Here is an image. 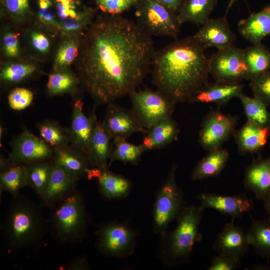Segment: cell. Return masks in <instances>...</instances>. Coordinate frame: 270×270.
<instances>
[{"instance_id":"6da1fadb","label":"cell","mask_w":270,"mask_h":270,"mask_svg":"<svg viewBox=\"0 0 270 270\" xmlns=\"http://www.w3.org/2000/svg\"><path fill=\"white\" fill-rule=\"evenodd\" d=\"M86 30L78 76L95 105L113 102L136 90L152 66L155 51L150 36L138 22L106 14Z\"/></svg>"},{"instance_id":"7a4b0ae2","label":"cell","mask_w":270,"mask_h":270,"mask_svg":"<svg viewBox=\"0 0 270 270\" xmlns=\"http://www.w3.org/2000/svg\"><path fill=\"white\" fill-rule=\"evenodd\" d=\"M192 36L176 39L155 52L152 80L156 90L176 104L189 102L208 82V58Z\"/></svg>"},{"instance_id":"3957f363","label":"cell","mask_w":270,"mask_h":270,"mask_svg":"<svg viewBox=\"0 0 270 270\" xmlns=\"http://www.w3.org/2000/svg\"><path fill=\"white\" fill-rule=\"evenodd\" d=\"M2 229L10 250L28 248L43 236L44 222L38 206L20 194L13 196Z\"/></svg>"},{"instance_id":"277c9868","label":"cell","mask_w":270,"mask_h":270,"mask_svg":"<svg viewBox=\"0 0 270 270\" xmlns=\"http://www.w3.org/2000/svg\"><path fill=\"white\" fill-rule=\"evenodd\" d=\"M204 210L200 206H185L176 220L174 229L161 236L160 254L168 264L176 265L186 260L194 244L202 240L199 228Z\"/></svg>"},{"instance_id":"5b68a950","label":"cell","mask_w":270,"mask_h":270,"mask_svg":"<svg viewBox=\"0 0 270 270\" xmlns=\"http://www.w3.org/2000/svg\"><path fill=\"white\" fill-rule=\"evenodd\" d=\"M50 208L52 232L58 242L72 244L84 238L88 216L80 192L75 190Z\"/></svg>"},{"instance_id":"8992f818","label":"cell","mask_w":270,"mask_h":270,"mask_svg":"<svg viewBox=\"0 0 270 270\" xmlns=\"http://www.w3.org/2000/svg\"><path fill=\"white\" fill-rule=\"evenodd\" d=\"M176 166L174 164L157 192L152 209V230L162 236L169 224L176 220L185 206L183 192L176 179Z\"/></svg>"},{"instance_id":"52a82bcc","label":"cell","mask_w":270,"mask_h":270,"mask_svg":"<svg viewBox=\"0 0 270 270\" xmlns=\"http://www.w3.org/2000/svg\"><path fill=\"white\" fill-rule=\"evenodd\" d=\"M138 24L150 36L178 39L181 26L176 14L156 0H138Z\"/></svg>"},{"instance_id":"ba28073f","label":"cell","mask_w":270,"mask_h":270,"mask_svg":"<svg viewBox=\"0 0 270 270\" xmlns=\"http://www.w3.org/2000/svg\"><path fill=\"white\" fill-rule=\"evenodd\" d=\"M96 246L103 254L112 258H126L134 250L137 232L124 222L112 221L102 224L96 232Z\"/></svg>"},{"instance_id":"9c48e42d","label":"cell","mask_w":270,"mask_h":270,"mask_svg":"<svg viewBox=\"0 0 270 270\" xmlns=\"http://www.w3.org/2000/svg\"><path fill=\"white\" fill-rule=\"evenodd\" d=\"M129 96L132 110L142 126L148 130L160 120L172 117L176 104L158 90H134Z\"/></svg>"},{"instance_id":"30bf717a","label":"cell","mask_w":270,"mask_h":270,"mask_svg":"<svg viewBox=\"0 0 270 270\" xmlns=\"http://www.w3.org/2000/svg\"><path fill=\"white\" fill-rule=\"evenodd\" d=\"M208 67L210 74L216 82L238 83L248 80V70L243 50L234 45L218 50L208 58Z\"/></svg>"},{"instance_id":"8fae6325","label":"cell","mask_w":270,"mask_h":270,"mask_svg":"<svg viewBox=\"0 0 270 270\" xmlns=\"http://www.w3.org/2000/svg\"><path fill=\"white\" fill-rule=\"evenodd\" d=\"M236 118L219 109L210 110L204 116L198 134V142L208 151L220 148L236 132Z\"/></svg>"},{"instance_id":"7c38bea8","label":"cell","mask_w":270,"mask_h":270,"mask_svg":"<svg viewBox=\"0 0 270 270\" xmlns=\"http://www.w3.org/2000/svg\"><path fill=\"white\" fill-rule=\"evenodd\" d=\"M10 146L8 160L11 164H28L53 158L54 150L26 129L12 140Z\"/></svg>"},{"instance_id":"4fadbf2b","label":"cell","mask_w":270,"mask_h":270,"mask_svg":"<svg viewBox=\"0 0 270 270\" xmlns=\"http://www.w3.org/2000/svg\"><path fill=\"white\" fill-rule=\"evenodd\" d=\"M107 105L102 124L113 140H126L136 132H148L132 108L122 107L114 102Z\"/></svg>"},{"instance_id":"5bb4252c","label":"cell","mask_w":270,"mask_h":270,"mask_svg":"<svg viewBox=\"0 0 270 270\" xmlns=\"http://www.w3.org/2000/svg\"><path fill=\"white\" fill-rule=\"evenodd\" d=\"M82 106L83 102L80 98L76 100L72 104L68 134L70 146L88 155L94 124L98 118L96 114V105L88 116L84 114Z\"/></svg>"},{"instance_id":"9a60e30c","label":"cell","mask_w":270,"mask_h":270,"mask_svg":"<svg viewBox=\"0 0 270 270\" xmlns=\"http://www.w3.org/2000/svg\"><path fill=\"white\" fill-rule=\"evenodd\" d=\"M192 36L204 49L215 48L220 50L234 45L236 36L231 30L226 16L209 18Z\"/></svg>"},{"instance_id":"2e32d148","label":"cell","mask_w":270,"mask_h":270,"mask_svg":"<svg viewBox=\"0 0 270 270\" xmlns=\"http://www.w3.org/2000/svg\"><path fill=\"white\" fill-rule=\"evenodd\" d=\"M200 206L203 210L212 208L220 213L230 216L232 218L249 212L253 208L254 202L246 194L222 196L214 194L202 193L198 196Z\"/></svg>"},{"instance_id":"e0dca14e","label":"cell","mask_w":270,"mask_h":270,"mask_svg":"<svg viewBox=\"0 0 270 270\" xmlns=\"http://www.w3.org/2000/svg\"><path fill=\"white\" fill-rule=\"evenodd\" d=\"M52 161L77 180L84 176L89 179L94 168L92 166L87 154L68 145L54 150Z\"/></svg>"},{"instance_id":"ac0fdd59","label":"cell","mask_w":270,"mask_h":270,"mask_svg":"<svg viewBox=\"0 0 270 270\" xmlns=\"http://www.w3.org/2000/svg\"><path fill=\"white\" fill-rule=\"evenodd\" d=\"M244 185L255 197L263 201L270 196V156H258L246 168Z\"/></svg>"},{"instance_id":"d6986e66","label":"cell","mask_w":270,"mask_h":270,"mask_svg":"<svg viewBox=\"0 0 270 270\" xmlns=\"http://www.w3.org/2000/svg\"><path fill=\"white\" fill-rule=\"evenodd\" d=\"M232 221L227 223L216 236L213 248L218 253H224L241 258L250 245L247 234Z\"/></svg>"},{"instance_id":"ffe728a7","label":"cell","mask_w":270,"mask_h":270,"mask_svg":"<svg viewBox=\"0 0 270 270\" xmlns=\"http://www.w3.org/2000/svg\"><path fill=\"white\" fill-rule=\"evenodd\" d=\"M234 135L240 154H254L259 152L267 143L270 128L262 126L246 120Z\"/></svg>"},{"instance_id":"44dd1931","label":"cell","mask_w":270,"mask_h":270,"mask_svg":"<svg viewBox=\"0 0 270 270\" xmlns=\"http://www.w3.org/2000/svg\"><path fill=\"white\" fill-rule=\"evenodd\" d=\"M244 85L240 82H208L194 96L190 102L214 104L221 106L242 94Z\"/></svg>"},{"instance_id":"7402d4cb","label":"cell","mask_w":270,"mask_h":270,"mask_svg":"<svg viewBox=\"0 0 270 270\" xmlns=\"http://www.w3.org/2000/svg\"><path fill=\"white\" fill-rule=\"evenodd\" d=\"M78 180L54 164L48 185L41 198L43 204L50 208L54 206L76 190Z\"/></svg>"},{"instance_id":"603a6c76","label":"cell","mask_w":270,"mask_h":270,"mask_svg":"<svg viewBox=\"0 0 270 270\" xmlns=\"http://www.w3.org/2000/svg\"><path fill=\"white\" fill-rule=\"evenodd\" d=\"M112 140L102 122L97 119L94 124L88 154L93 167L102 170L108 168L112 148Z\"/></svg>"},{"instance_id":"cb8c5ba5","label":"cell","mask_w":270,"mask_h":270,"mask_svg":"<svg viewBox=\"0 0 270 270\" xmlns=\"http://www.w3.org/2000/svg\"><path fill=\"white\" fill-rule=\"evenodd\" d=\"M238 28L246 40L253 44L262 43V40L270 34V6L240 20Z\"/></svg>"},{"instance_id":"d4e9b609","label":"cell","mask_w":270,"mask_h":270,"mask_svg":"<svg viewBox=\"0 0 270 270\" xmlns=\"http://www.w3.org/2000/svg\"><path fill=\"white\" fill-rule=\"evenodd\" d=\"M102 196L108 200H119L127 197L130 193L132 183L123 176L108 170H101L97 178Z\"/></svg>"},{"instance_id":"484cf974","label":"cell","mask_w":270,"mask_h":270,"mask_svg":"<svg viewBox=\"0 0 270 270\" xmlns=\"http://www.w3.org/2000/svg\"><path fill=\"white\" fill-rule=\"evenodd\" d=\"M228 158V151L222 147L208 151L193 170L192 180H198L218 176L225 168Z\"/></svg>"},{"instance_id":"4316f807","label":"cell","mask_w":270,"mask_h":270,"mask_svg":"<svg viewBox=\"0 0 270 270\" xmlns=\"http://www.w3.org/2000/svg\"><path fill=\"white\" fill-rule=\"evenodd\" d=\"M218 0H184L176 14L177 18L182 24L191 23L202 26L217 5Z\"/></svg>"},{"instance_id":"83f0119b","label":"cell","mask_w":270,"mask_h":270,"mask_svg":"<svg viewBox=\"0 0 270 270\" xmlns=\"http://www.w3.org/2000/svg\"><path fill=\"white\" fill-rule=\"evenodd\" d=\"M243 55L248 80H253L270 70V51L262 43L244 49Z\"/></svg>"},{"instance_id":"f1b7e54d","label":"cell","mask_w":270,"mask_h":270,"mask_svg":"<svg viewBox=\"0 0 270 270\" xmlns=\"http://www.w3.org/2000/svg\"><path fill=\"white\" fill-rule=\"evenodd\" d=\"M24 164L28 186L42 198L50 180L54 162L48 160Z\"/></svg>"},{"instance_id":"f546056e","label":"cell","mask_w":270,"mask_h":270,"mask_svg":"<svg viewBox=\"0 0 270 270\" xmlns=\"http://www.w3.org/2000/svg\"><path fill=\"white\" fill-rule=\"evenodd\" d=\"M28 186L24 164H11L0 174V192L6 191L12 196L19 194L24 187Z\"/></svg>"},{"instance_id":"4dcf8cb0","label":"cell","mask_w":270,"mask_h":270,"mask_svg":"<svg viewBox=\"0 0 270 270\" xmlns=\"http://www.w3.org/2000/svg\"><path fill=\"white\" fill-rule=\"evenodd\" d=\"M250 245L260 256L270 258V220L253 221L246 232Z\"/></svg>"},{"instance_id":"1f68e13d","label":"cell","mask_w":270,"mask_h":270,"mask_svg":"<svg viewBox=\"0 0 270 270\" xmlns=\"http://www.w3.org/2000/svg\"><path fill=\"white\" fill-rule=\"evenodd\" d=\"M79 84L80 81L78 76L68 68L61 71H54L49 75L46 90L50 96L72 94L75 92Z\"/></svg>"},{"instance_id":"d6a6232c","label":"cell","mask_w":270,"mask_h":270,"mask_svg":"<svg viewBox=\"0 0 270 270\" xmlns=\"http://www.w3.org/2000/svg\"><path fill=\"white\" fill-rule=\"evenodd\" d=\"M179 133L178 124L170 117L155 124L146 134L153 140L155 149H160L177 140Z\"/></svg>"},{"instance_id":"836d02e7","label":"cell","mask_w":270,"mask_h":270,"mask_svg":"<svg viewBox=\"0 0 270 270\" xmlns=\"http://www.w3.org/2000/svg\"><path fill=\"white\" fill-rule=\"evenodd\" d=\"M238 98L247 120L262 126L270 128V112L263 102L256 97H250L243 93Z\"/></svg>"},{"instance_id":"e575fe53","label":"cell","mask_w":270,"mask_h":270,"mask_svg":"<svg viewBox=\"0 0 270 270\" xmlns=\"http://www.w3.org/2000/svg\"><path fill=\"white\" fill-rule=\"evenodd\" d=\"M145 152L146 150L142 144L135 145L126 140H113L108 166L115 161L136 164L140 162L142 154Z\"/></svg>"},{"instance_id":"d590c367","label":"cell","mask_w":270,"mask_h":270,"mask_svg":"<svg viewBox=\"0 0 270 270\" xmlns=\"http://www.w3.org/2000/svg\"><path fill=\"white\" fill-rule=\"evenodd\" d=\"M40 138L54 150L70 142L68 128L52 120H45L37 125Z\"/></svg>"},{"instance_id":"8d00e7d4","label":"cell","mask_w":270,"mask_h":270,"mask_svg":"<svg viewBox=\"0 0 270 270\" xmlns=\"http://www.w3.org/2000/svg\"><path fill=\"white\" fill-rule=\"evenodd\" d=\"M80 42V38L78 35H72L67 36L61 42L54 62V71L67 69L72 64L78 56Z\"/></svg>"},{"instance_id":"74e56055","label":"cell","mask_w":270,"mask_h":270,"mask_svg":"<svg viewBox=\"0 0 270 270\" xmlns=\"http://www.w3.org/2000/svg\"><path fill=\"white\" fill-rule=\"evenodd\" d=\"M37 70L36 66L33 64H8L1 68L0 81L5 85L18 84L34 75Z\"/></svg>"},{"instance_id":"f35d334b","label":"cell","mask_w":270,"mask_h":270,"mask_svg":"<svg viewBox=\"0 0 270 270\" xmlns=\"http://www.w3.org/2000/svg\"><path fill=\"white\" fill-rule=\"evenodd\" d=\"M95 12L92 8L78 11L76 17L69 18L60 22V30L66 36L79 34L92 22Z\"/></svg>"},{"instance_id":"ab89813d","label":"cell","mask_w":270,"mask_h":270,"mask_svg":"<svg viewBox=\"0 0 270 270\" xmlns=\"http://www.w3.org/2000/svg\"><path fill=\"white\" fill-rule=\"evenodd\" d=\"M34 99L33 92L25 88H16L8 94V104L15 110H21L30 105Z\"/></svg>"},{"instance_id":"60d3db41","label":"cell","mask_w":270,"mask_h":270,"mask_svg":"<svg viewBox=\"0 0 270 270\" xmlns=\"http://www.w3.org/2000/svg\"><path fill=\"white\" fill-rule=\"evenodd\" d=\"M138 0H94L97 6L104 14L120 15L134 7Z\"/></svg>"},{"instance_id":"b9f144b4","label":"cell","mask_w":270,"mask_h":270,"mask_svg":"<svg viewBox=\"0 0 270 270\" xmlns=\"http://www.w3.org/2000/svg\"><path fill=\"white\" fill-rule=\"evenodd\" d=\"M250 86L253 96L270 106V70L250 81Z\"/></svg>"},{"instance_id":"7bdbcfd3","label":"cell","mask_w":270,"mask_h":270,"mask_svg":"<svg viewBox=\"0 0 270 270\" xmlns=\"http://www.w3.org/2000/svg\"><path fill=\"white\" fill-rule=\"evenodd\" d=\"M38 16L40 21L52 30H60V24L56 17L50 0H38Z\"/></svg>"},{"instance_id":"ee69618b","label":"cell","mask_w":270,"mask_h":270,"mask_svg":"<svg viewBox=\"0 0 270 270\" xmlns=\"http://www.w3.org/2000/svg\"><path fill=\"white\" fill-rule=\"evenodd\" d=\"M30 0H2L7 12L14 19L22 20L30 12Z\"/></svg>"},{"instance_id":"f6af8a7d","label":"cell","mask_w":270,"mask_h":270,"mask_svg":"<svg viewBox=\"0 0 270 270\" xmlns=\"http://www.w3.org/2000/svg\"><path fill=\"white\" fill-rule=\"evenodd\" d=\"M240 264V258L230 254L218 253L213 258L208 270H234L238 268Z\"/></svg>"},{"instance_id":"bcb514c9","label":"cell","mask_w":270,"mask_h":270,"mask_svg":"<svg viewBox=\"0 0 270 270\" xmlns=\"http://www.w3.org/2000/svg\"><path fill=\"white\" fill-rule=\"evenodd\" d=\"M53 0L56 15L60 22L69 18H74L77 16L78 12L76 11L74 0Z\"/></svg>"},{"instance_id":"7dc6e473","label":"cell","mask_w":270,"mask_h":270,"mask_svg":"<svg viewBox=\"0 0 270 270\" xmlns=\"http://www.w3.org/2000/svg\"><path fill=\"white\" fill-rule=\"evenodd\" d=\"M2 46L5 54L10 58L16 57L20 52L18 36L14 33H6L2 39Z\"/></svg>"},{"instance_id":"c3c4849f","label":"cell","mask_w":270,"mask_h":270,"mask_svg":"<svg viewBox=\"0 0 270 270\" xmlns=\"http://www.w3.org/2000/svg\"><path fill=\"white\" fill-rule=\"evenodd\" d=\"M32 44L34 48L41 53L46 52L50 48V43L47 37L41 32H33L30 34Z\"/></svg>"},{"instance_id":"681fc988","label":"cell","mask_w":270,"mask_h":270,"mask_svg":"<svg viewBox=\"0 0 270 270\" xmlns=\"http://www.w3.org/2000/svg\"><path fill=\"white\" fill-rule=\"evenodd\" d=\"M62 269L68 270H86L90 268L86 256L78 257L62 266Z\"/></svg>"},{"instance_id":"f907efd6","label":"cell","mask_w":270,"mask_h":270,"mask_svg":"<svg viewBox=\"0 0 270 270\" xmlns=\"http://www.w3.org/2000/svg\"><path fill=\"white\" fill-rule=\"evenodd\" d=\"M175 14H177L184 0H156Z\"/></svg>"},{"instance_id":"816d5d0a","label":"cell","mask_w":270,"mask_h":270,"mask_svg":"<svg viewBox=\"0 0 270 270\" xmlns=\"http://www.w3.org/2000/svg\"><path fill=\"white\" fill-rule=\"evenodd\" d=\"M142 144L146 151L155 150L154 144L153 140L147 134H146V135L143 138Z\"/></svg>"},{"instance_id":"f5cc1de1","label":"cell","mask_w":270,"mask_h":270,"mask_svg":"<svg viewBox=\"0 0 270 270\" xmlns=\"http://www.w3.org/2000/svg\"><path fill=\"white\" fill-rule=\"evenodd\" d=\"M264 207L268 216V219L270 220V196L264 200Z\"/></svg>"},{"instance_id":"db71d44e","label":"cell","mask_w":270,"mask_h":270,"mask_svg":"<svg viewBox=\"0 0 270 270\" xmlns=\"http://www.w3.org/2000/svg\"><path fill=\"white\" fill-rule=\"evenodd\" d=\"M238 0H229V2L227 6V8L226 11V16L227 15L230 9L232 7L234 3Z\"/></svg>"}]
</instances>
